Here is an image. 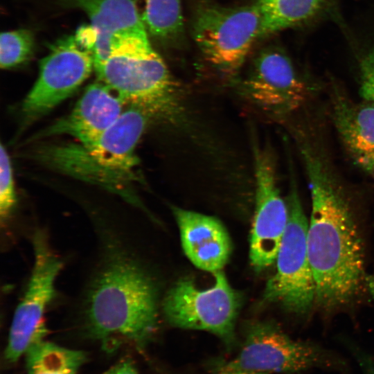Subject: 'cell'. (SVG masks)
<instances>
[{
    "instance_id": "6da1fadb",
    "label": "cell",
    "mask_w": 374,
    "mask_h": 374,
    "mask_svg": "<svg viewBox=\"0 0 374 374\" xmlns=\"http://www.w3.org/2000/svg\"><path fill=\"white\" fill-rule=\"evenodd\" d=\"M91 223L98 253L79 309L84 331L105 351L127 344L143 348L157 328L156 284L114 224Z\"/></svg>"
},
{
    "instance_id": "7a4b0ae2",
    "label": "cell",
    "mask_w": 374,
    "mask_h": 374,
    "mask_svg": "<svg viewBox=\"0 0 374 374\" xmlns=\"http://www.w3.org/2000/svg\"><path fill=\"white\" fill-rule=\"evenodd\" d=\"M301 151L311 191L307 240L316 301L331 309L352 300L365 280L363 243L350 206L326 162L307 143Z\"/></svg>"
},
{
    "instance_id": "3957f363",
    "label": "cell",
    "mask_w": 374,
    "mask_h": 374,
    "mask_svg": "<svg viewBox=\"0 0 374 374\" xmlns=\"http://www.w3.org/2000/svg\"><path fill=\"white\" fill-rule=\"evenodd\" d=\"M96 72L126 104L151 116L170 118L178 112L177 85L154 50L113 53Z\"/></svg>"
},
{
    "instance_id": "277c9868",
    "label": "cell",
    "mask_w": 374,
    "mask_h": 374,
    "mask_svg": "<svg viewBox=\"0 0 374 374\" xmlns=\"http://www.w3.org/2000/svg\"><path fill=\"white\" fill-rule=\"evenodd\" d=\"M260 20V9L256 3L226 7L204 2L194 13L193 39L211 65L224 74L233 75L258 38Z\"/></svg>"
},
{
    "instance_id": "5b68a950",
    "label": "cell",
    "mask_w": 374,
    "mask_h": 374,
    "mask_svg": "<svg viewBox=\"0 0 374 374\" xmlns=\"http://www.w3.org/2000/svg\"><path fill=\"white\" fill-rule=\"evenodd\" d=\"M287 199L289 218L276 256V271L268 280L265 299L296 314H305L316 302V287L308 251V221L294 177Z\"/></svg>"
},
{
    "instance_id": "8992f818",
    "label": "cell",
    "mask_w": 374,
    "mask_h": 374,
    "mask_svg": "<svg viewBox=\"0 0 374 374\" xmlns=\"http://www.w3.org/2000/svg\"><path fill=\"white\" fill-rule=\"evenodd\" d=\"M214 276L213 286L205 290L199 289L188 278L179 280L166 294L163 310L173 326L209 332L231 346L235 339L240 297L222 270Z\"/></svg>"
},
{
    "instance_id": "52a82bcc",
    "label": "cell",
    "mask_w": 374,
    "mask_h": 374,
    "mask_svg": "<svg viewBox=\"0 0 374 374\" xmlns=\"http://www.w3.org/2000/svg\"><path fill=\"white\" fill-rule=\"evenodd\" d=\"M32 244L33 269L27 288L14 313L4 353L10 363L17 362L33 346L44 340L47 334L44 314L55 295V280L63 265L43 230L35 231Z\"/></svg>"
},
{
    "instance_id": "ba28073f",
    "label": "cell",
    "mask_w": 374,
    "mask_h": 374,
    "mask_svg": "<svg viewBox=\"0 0 374 374\" xmlns=\"http://www.w3.org/2000/svg\"><path fill=\"white\" fill-rule=\"evenodd\" d=\"M93 69L92 51L75 34L51 44L41 60L38 78L22 103L23 122L28 125L55 107L86 80Z\"/></svg>"
},
{
    "instance_id": "9c48e42d",
    "label": "cell",
    "mask_w": 374,
    "mask_h": 374,
    "mask_svg": "<svg viewBox=\"0 0 374 374\" xmlns=\"http://www.w3.org/2000/svg\"><path fill=\"white\" fill-rule=\"evenodd\" d=\"M151 117L143 109L130 105L93 142L71 147L68 152L84 170H93L100 176L107 177L111 190L110 181L114 192L130 201L134 195L121 186V182L132 177L138 164L135 149Z\"/></svg>"
},
{
    "instance_id": "30bf717a",
    "label": "cell",
    "mask_w": 374,
    "mask_h": 374,
    "mask_svg": "<svg viewBox=\"0 0 374 374\" xmlns=\"http://www.w3.org/2000/svg\"><path fill=\"white\" fill-rule=\"evenodd\" d=\"M333 363L317 346L292 339L273 323L260 322L249 328L240 350L225 364L270 374L297 373Z\"/></svg>"
},
{
    "instance_id": "8fae6325",
    "label": "cell",
    "mask_w": 374,
    "mask_h": 374,
    "mask_svg": "<svg viewBox=\"0 0 374 374\" xmlns=\"http://www.w3.org/2000/svg\"><path fill=\"white\" fill-rule=\"evenodd\" d=\"M256 208L251 233L249 256L258 270L276 259L289 211L277 184L275 160L271 150L253 143Z\"/></svg>"
},
{
    "instance_id": "7c38bea8",
    "label": "cell",
    "mask_w": 374,
    "mask_h": 374,
    "mask_svg": "<svg viewBox=\"0 0 374 374\" xmlns=\"http://www.w3.org/2000/svg\"><path fill=\"white\" fill-rule=\"evenodd\" d=\"M241 90L257 108L276 117L299 109L308 97L305 84L298 76L290 58L276 48L261 51L254 60Z\"/></svg>"
},
{
    "instance_id": "4fadbf2b",
    "label": "cell",
    "mask_w": 374,
    "mask_h": 374,
    "mask_svg": "<svg viewBox=\"0 0 374 374\" xmlns=\"http://www.w3.org/2000/svg\"><path fill=\"white\" fill-rule=\"evenodd\" d=\"M88 16L97 34L93 52L98 70L115 52L150 51L147 30L132 0H57Z\"/></svg>"
},
{
    "instance_id": "5bb4252c",
    "label": "cell",
    "mask_w": 374,
    "mask_h": 374,
    "mask_svg": "<svg viewBox=\"0 0 374 374\" xmlns=\"http://www.w3.org/2000/svg\"><path fill=\"white\" fill-rule=\"evenodd\" d=\"M125 101L109 86L98 80L85 89L73 110L46 128L34 139L69 135L82 145L93 142L124 111Z\"/></svg>"
},
{
    "instance_id": "9a60e30c",
    "label": "cell",
    "mask_w": 374,
    "mask_h": 374,
    "mask_svg": "<svg viewBox=\"0 0 374 374\" xmlns=\"http://www.w3.org/2000/svg\"><path fill=\"white\" fill-rule=\"evenodd\" d=\"M184 251L197 267L207 271L221 270L231 252V242L224 226L217 218L172 208Z\"/></svg>"
},
{
    "instance_id": "2e32d148",
    "label": "cell",
    "mask_w": 374,
    "mask_h": 374,
    "mask_svg": "<svg viewBox=\"0 0 374 374\" xmlns=\"http://www.w3.org/2000/svg\"><path fill=\"white\" fill-rule=\"evenodd\" d=\"M332 111L335 126L350 158L362 170L374 174V102H354L336 92Z\"/></svg>"
},
{
    "instance_id": "e0dca14e",
    "label": "cell",
    "mask_w": 374,
    "mask_h": 374,
    "mask_svg": "<svg viewBox=\"0 0 374 374\" xmlns=\"http://www.w3.org/2000/svg\"><path fill=\"white\" fill-rule=\"evenodd\" d=\"M331 0H276L259 6L258 38L303 24L321 12Z\"/></svg>"
},
{
    "instance_id": "ac0fdd59",
    "label": "cell",
    "mask_w": 374,
    "mask_h": 374,
    "mask_svg": "<svg viewBox=\"0 0 374 374\" xmlns=\"http://www.w3.org/2000/svg\"><path fill=\"white\" fill-rule=\"evenodd\" d=\"M27 374H76L87 359L81 350L42 340L25 354Z\"/></svg>"
},
{
    "instance_id": "d6986e66",
    "label": "cell",
    "mask_w": 374,
    "mask_h": 374,
    "mask_svg": "<svg viewBox=\"0 0 374 374\" xmlns=\"http://www.w3.org/2000/svg\"><path fill=\"white\" fill-rule=\"evenodd\" d=\"M142 20L150 35L163 43L176 44L183 36L181 0H146Z\"/></svg>"
},
{
    "instance_id": "ffe728a7",
    "label": "cell",
    "mask_w": 374,
    "mask_h": 374,
    "mask_svg": "<svg viewBox=\"0 0 374 374\" xmlns=\"http://www.w3.org/2000/svg\"><path fill=\"white\" fill-rule=\"evenodd\" d=\"M34 38L27 29L3 32L0 37V66L8 69L26 62L32 55Z\"/></svg>"
},
{
    "instance_id": "44dd1931",
    "label": "cell",
    "mask_w": 374,
    "mask_h": 374,
    "mask_svg": "<svg viewBox=\"0 0 374 374\" xmlns=\"http://www.w3.org/2000/svg\"><path fill=\"white\" fill-rule=\"evenodd\" d=\"M16 204L12 169L7 150L0 148V216L6 220L12 214Z\"/></svg>"
},
{
    "instance_id": "7402d4cb",
    "label": "cell",
    "mask_w": 374,
    "mask_h": 374,
    "mask_svg": "<svg viewBox=\"0 0 374 374\" xmlns=\"http://www.w3.org/2000/svg\"><path fill=\"white\" fill-rule=\"evenodd\" d=\"M359 72L360 94L364 100L374 102V45L361 57Z\"/></svg>"
},
{
    "instance_id": "603a6c76",
    "label": "cell",
    "mask_w": 374,
    "mask_h": 374,
    "mask_svg": "<svg viewBox=\"0 0 374 374\" xmlns=\"http://www.w3.org/2000/svg\"><path fill=\"white\" fill-rule=\"evenodd\" d=\"M104 374H138L134 364L129 360L118 362Z\"/></svg>"
},
{
    "instance_id": "cb8c5ba5",
    "label": "cell",
    "mask_w": 374,
    "mask_h": 374,
    "mask_svg": "<svg viewBox=\"0 0 374 374\" xmlns=\"http://www.w3.org/2000/svg\"><path fill=\"white\" fill-rule=\"evenodd\" d=\"M215 374H265L251 371L234 368L228 366L225 364L221 365Z\"/></svg>"
},
{
    "instance_id": "d4e9b609",
    "label": "cell",
    "mask_w": 374,
    "mask_h": 374,
    "mask_svg": "<svg viewBox=\"0 0 374 374\" xmlns=\"http://www.w3.org/2000/svg\"><path fill=\"white\" fill-rule=\"evenodd\" d=\"M359 360L361 362L364 371L366 374H374V359L366 355H359Z\"/></svg>"
},
{
    "instance_id": "484cf974",
    "label": "cell",
    "mask_w": 374,
    "mask_h": 374,
    "mask_svg": "<svg viewBox=\"0 0 374 374\" xmlns=\"http://www.w3.org/2000/svg\"><path fill=\"white\" fill-rule=\"evenodd\" d=\"M365 282L368 290L374 297V276H367L365 278Z\"/></svg>"
},
{
    "instance_id": "4316f807",
    "label": "cell",
    "mask_w": 374,
    "mask_h": 374,
    "mask_svg": "<svg viewBox=\"0 0 374 374\" xmlns=\"http://www.w3.org/2000/svg\"><path fill=\"white\" fill-rule=\"evenodd\" d=\"M276 0H256L255 3H256L258 6H262L265 4L270 3Z\"/></svg>"
}]
</instances>
